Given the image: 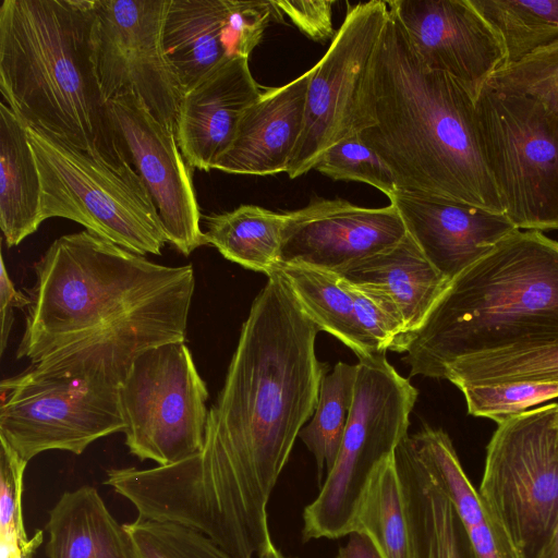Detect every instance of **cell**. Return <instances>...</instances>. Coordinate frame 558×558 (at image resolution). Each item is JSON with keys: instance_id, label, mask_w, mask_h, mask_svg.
I'll use <instances>...</instances> for the list:
<instances>
[{"instance_id": "9a60e30c", "label": "cell", "mask_w": 558, "mask_h": 558, "mask_svg": "<svg viewBox=\"0 0 558 558\" xmlns=\"http://www.w3.org/2000/svg\"><path fill=\"white\" fill-rule=\"evenodd\" d=\"M389 9L429 70L459 83L475 100L506 64L501 39L470 0H393Z\"/></svg>"}, {"instance_id": "f35d334b", "label": "cell", "mask_w": 558, "mask_h": 558, "mask_svg": "<svg viewBox=\"0 0 558 558\" xmlns=\"http://www.w3.org/2000/svg\"><path fill=\"white\" fill-rule=\"evenodd\" d=\"M336 558H384L374 542L363 532L349 534L348 543L342 546Z\"/></svg>"}, {"instance_id": "d6a6232c", "label": "cell", "mask_w": 558, "mask_h": 558, "mask_svg": "<svg viewBox=\"0 0 558 558\" xmlns=\"http://www.w3.org/2000/svg\"><path fill=\"white\" fill-rule=\"evenodd\" d=\"M314 169L333 180L359 181L379 190L390 198L399 189L389 166L368 147L360 134L329 147Z\"/></svg>"}, {"instance_id": "e575fe53", "label": "cell", "mask_w": 558, "mask_h": 558, "mask_svg": "<svg viewBox=\"0 0 558 558\" xmlns=\"http://www.w3.org/2000/svg\"><path fill=\"white\" fill-rule=\"evenodd\" d=\"M487 84L530 96L558 114V41L501 68Z\"/></svg>"}, {"instance_id": "d4e9b609", "label": "cell", "mask_w": 558, "mask_h": 558, "mask_svg": "<svg viewBox=\"0 0 558 558\" xmlns=\"http://www.w3.org/2000/svg\"><path fill=\"white\" fill-rule=\"evenodd\" d=\"M43 219L41 181L27 126L0 102V227L8 247L37 231Z\"/></svg>"}, {"instance_id": "ffe728a7", "label": "cell", "mask_w": 558, "mask_h": 558, "mask_svg": "<svg viewBox=\"0 0 558 558\" xmlns=\"http://www.w3.org/2000/svg\"><path fill=\"white\" fill-rule=\"evenodd\" d=\"M337 274L377 301L400 325V337L423 324L449 284L409 234L392 247Z\"/></svg>"}, {"instance_id": "d590c367", "label": "cell", "mask_w": 558, "mask_h": 558, "mask_svg": "<svg viewBox=\"0 0 558 558\" xmlns=\"http://www.w3.org/2000/svg\"><path fill=\"white\" fill-rule=\"evenodd\" d=\"M0 448V541L1 555L41 544L43 532L28 538L23 522L22 492L26 461L3 441Z\"/></svg>"}, {"instance_id": "484cf974", "label": "cell", "mask_w": 558, "mask_h": 558, "mask_svg": "<svg viewBox=\"0 0 558 558\" xmlns=\"http://www.w3.org/2000/svg\"><path fill=\"white\" fill-rule=\"evenodd\" d=\"M276 271L319 330L339 339L359 359L383 353L360 322L354 288L340 275L299 264L279 265Z\"/></svg>"}, {"instance_id": "5bb4252c", "label": "cell", "mask_w": 558, "mask_h": 558, "mask_svg": "<svg viewBox=\"0 0 558 558\" xmlns=\"http://www.w3.org/2000/svg\"><path fill=\"white\" fill-rule=\"evenodd\" d=\"M108 109L117 135L158 209L168 243L185 256L206 245L193 169L174 132L133 95L109 100Z\"/></svg>"}, {"instance_id": "8d00e7d4", "label": "cell", "mask_w": 558, "mask_h": 558, "mask_svg": "<svg viewBox=\"0 0 558 558\" xmlns=\"http://www.w3.org/2000/svg\"><path fill=\"white\" fill-rule=\"evenodd\" d=\"M274 2L279 11L286 14L306 37L320 43L333 39L336 35L332 27L333 1L283 0Z\"/></svg>"}, {"instance_id": "8fae6325", "label": "cell", "mask_w": 558, "mask_h": 558, "mask_svg": "<svg viewBox=\"0 0 558 558\" xmlns=\"http://www.w3.org/2000/svg\"><path fill=\"white\" fill-rule=\"evenodd\" d=\"M208 397L185 341L141 354L119 386L130 453L159 466L198 453L205 440Z\"/></svg>"}, {"instance_id": "4fadbf2b", "label": "cell", "mask_w": 558, "mask_h": 558, "mask_svg": "<svg viewBox=\"0 0 558 558\" xmlns=\"http://www.w3.org/2000/svg\"><path fill=\"white\" fill-rule=\"evenodd\" d=\"M168 7L169 0H93V48L106 100L133 95L174 132L184 92L163 47Z\"/></svg>"}, {"instance_id": "83f0119b", "label": "cell", "mask_w": 558, "mask_h": 558, "mask_svg": "<svg viewBox=\"0 0 558 558\" xmlns=\"http://www.w3.org/2000/svg\"><path fill=\"white\" fill-rule=\"evenodd\" d=\"M354 531L368 535L384 558H411L404 495L393 454L373 474L355 517Z\"/></svg>"}, {"instance_id": "30bf717a", "label": "cell", "mask_w": 558, "mask_h": 558, "mask_svg": "<svg viewBox=\"0 0 558 558\" xmlns=\"http://www.w3.org/2000/svg\"><path fill=\"white\" fill-rule=\"evenodd\" d=\"M120 384L102 373L41 375L29 367L0 384V441L28 462L49 450L82 454L123 432Z\"/></svg>"}, {"instance_id": "7402d4cb", "label": "cell", "mask_w": 558, "mask_h": 558, "mask_svg": "<svg viewBox=\"0 0 558 558\" xmlns=\"http://www.w3.org/2000/svg\"><path fill=\"white\" fill-rule=\"evenodd\" d=\"M401 480L411 558H473L457 511L421 461L411 436L393 453Z\"/></svg>"}, {"instance_id": "603a6c76", "label": "cell", "mask_w": 558, "mask_h": 558, "mask_svg": "<svg viewBox=\"0 0 558 558\" xmlns=\"http://www.w3.org/2000/svg\"><path fill=\"white\" fill-rule=\"evenodd\" d=\"M411 439L426 470L453 505L473 558H519L507 534L466 476L448 434L425 426Z\"/></svg>"}, {"instance_id": "74e56055", "label": "cell", "mask_w": 558, "mask_h": 558, "mask_svg": "<svg viewBox=\"0 0 558 558\" xmlns=\"http://www.w3.org/2000/svg\"><path fill=\"white\" fill-rule=\"evenodd\" d=\"M0 268V353L3 354L14 320V308L28 307L32 299L28 294L15 289L2 257Z\"/></svg>"}, {"instance_id": "b9f144b4", "label": "cell", "mask_w": 558, "mask_h": 558, "mask_svg": "<svg viewBox=\"0 0 558 558\" xmlns=\"http://www.w3.org/2000/svg\"><path fill=\"white\" fill-rule=\"evenodd\" d=\"M35 550H36L35 548L27 549V550H20V551L13 553L11 555L3 556L1 558H32Z\"/></svg>"}, {"instance_id": "7a4b0ae2", "label": "cell", "mask_w": 558, "mask_h": 558, "mask_svg": "<svg viewBox=\"0 0 558 558\" xmlns=\"http://www.w3.org/2000/svg\"><path fill=\"white\" fill-rule=\"evenodd\" d=\"M34 269L16 357L37 374L102 373L121 385L141 354L185 341L192 264H157L84 230L56 239Z\"/></svg>"}, {"instance_id": "44dd1931", "label": "cell", "mask_w": 558, "mask_h": 558, "mask_svg": "<svg viewBox=\"0 0 558 558\" xmlns=\"http://www.w3.org/2000/svg\"><path fill=\"white\" fill-rule=\"evenodd\" d=\"M163 47L184 93L230 59L247 57L236 0H169Z\"/></svg>"}, {"instance_id": "ab89813d", "label": "cell", "mask_w": 558, "mask_h": 558, "mask_svg": "<svg viewBox=\"0 0 558 558\" xmlns=\"http://www.w3.org/2000/svg\"><path fill=\"white\" fill-rule=\"evenodd\" d=\"M539 558H558V521L554 534Z\"/></svg>"}, {"instance_id": "8992f818", "label": "cell", "mask_w": 558, "mask_h": 558, "mask_svg": "<svg viewBox=\"0 0 558 558\" xmlns=\"http://www.w3.org/2000/svg\"><path fill=\"white\" fill-rule=\"evenodd\" d=\"M417 390L386 353L359 359L353 403L332 469L303 512V541L338 538L353 531L376 469L408 436Z\"/></svg>"}, {"instance_id": "60d3db41", "label": "cell", "mask_w": 558, "mask_h": 558, "mask_svg": "<svg viewBox=\"0 0 558 558\" xmlns=\"http://www.w3.org/2000/svg\"><path fill=\"white\" fill-rule=\"evenodd\" d=\"M257 558H289L284 556L274 543H270L259 555Z\"/></svg>"}, {"instance_id": "4316f807", "label": "cell", "mask_w": 558, "mask_h": 558, "mask_svg": "<svg viewBox=\"0 0 558 558\" xmlns=\"http://www.w3.org/2000/svg\"><path fill=\"white\" fill-rule=\"evenodd\" d=\"M207 244L228 260L271 276L278 265L287 215L257 205L203 216Z\"/></svg>"}, {"instance_id": "cb8c5ba5", "label": "cell", "mask_w": 558, "mask_h": 558, "mask_svg": "<svg viewBox=\"0 0 558 558\" xmlns=\"http://www.w3.org/2000/svg\"><path fill=\"white\" fill-rule=\"evenodd\" d=\"M48 514L47 558H136L125 525L93 486L64 492Z\"/></svg>"}, {"instance_id": "2e32d148", "label": "cell", "mask_w": 558, "mask_h": 558, "mask_svg": "<svg viewBox=\"0 0 558 558\" xmlns=\"http://www.w3.org/2000/svg\"><path fill=\"white\" fill-rule=\"evenodd\" d=\"M286 215L279 265L338 272L392 247L408 234L391 203L371 208L338 198L316 199Z\"/></svg>"}, {"instance_id": "836d02e7", "label": "cell", "mask_w": 558, "mask_h": 558, "mask_svg": "<svg viewBox=\"0 0 558 558\" xmlns=\"http://www.w3.org/2000/svg\"><path fill=\"white\" fill-rule=\"evenodd\" d=\"M469 414L497 424L525 412L530 407L558 398V381L511 383L460 388Z\"/></svg>"}, {"instance_id": "ac0fdd59", "label": "cell", "mask_w": 558, "mask_h": 558, "mask_svg": "<svg viewBox=\"0 0 558 558\" xmlns=\"http://www.w3.org/2000/svg\"><path fill=\"white\" fill-rule=\"evenodd\" d=\"M263 92L248 58L234 57L184 93L174 133L192 169H215L232 145L245 110Z\"/></svg>"}, {"instance_id": "ba28073f", "label": "cell", "mask_w": 558, "mask_h": 558, "mask_svg": "<svg viewBox=\"0 0 558 558\" xmlns=\"http://www.w3.org/2000/svg\"><path fill=\"white\" fill-rule=\"evenodd\" d=\"M477 490L519 558H539L558 521V403L497 424Z\"/></svg>"}, {"instance_id": "d6986e66", "label": "cell", "mask_w": 558, "mask_h": 558, "mask_svg": "<svg viewBox=\"0 0 558 558\" xmlns=\"http://www.w3.org/2000/svg\"><path fill=\"white\" fill-rule=\"evenodd\" d=\"M313 73L312 68L283 86L264 89L245 110L232 145L215 169L248 175L287 173L303 131Z\"/></svg>"}, {"instance_id": "277c9868", "label": "cell", "mask_w": 558, "mask_h": 558, "mask_svg": "<svg viewBox=\"0 0 558 558\" xmlns=\"http://www.w3.org/2000/svg\"><path fill=\"white\" fill-rule=\"evenodd\" d=\"M558 343V241L517 230L449 281L423 324L389 351L410 377L444 378L456 361Z\"/></svg>"}, {"instance_id": "3957f363", "label": "cell", "mask_w": 558, "mask_h": 558, "mask_svg": "<svg viewBox=\"0 0 558 558\" xmlns=\"http://www.w3.org/2000/svg\"><path fill=\"white\" fill-rule=\"evenodd\" d=\"M367 106L372 125L361 138L389 166L399 190L505 214L485 160L475 99L421 62L390 9Z\"/></svg>"}, {"instance_id": "e0dca14e", "label": "cell", "mask_w": 558, "mask_h": 558, "mask_svg": "<svg viewBox=\"0 0 558 558\" xmlns=\"http://www.w3.org/2000/svg\"><path fill=\"white\" fill-rule=\"evenodd\" d=\"M389 199L408 234L448 281L519 230L505 214L424 193L398 190Z\"/></svg>"}, {"instance_id": "f1b7e54d", "label": "cell", "mask_w": 558, "mask_h": 558, "mask_svg": "<svg viewBox=\"0 0 558 558\" xmlns=\"http://www.w3.org/2000/svg\"><path fill=\"white\" fill-rule=\"evenodd\" d=\"M498 34L506 65L558 41V0H470Z\"/></svg>"}, {"instance_id": "7c38bea8", "label": "cell", "mask_w": 558, "mask_h": 558, "mask_svg": "<svg viewBox=\"0 0 558 558\" xmlns=\"http://www.w3.org/2000/svg\"><path fill=\"white\" fill-rule=\"evenodd\" d=\"M388 16L387 1L347 3L339 31L313 66L303 131L287 171L290 179L314 169L336 143L372 125L369 77Z\"/></svg>"}, {"instance_id": "f546056e", "label": "cell", "mask_w": 558, "mask_h": 558, "mask_svg": "<svg viewBox=\"0 0 558 558\" xmlns=\"http://www.w3.org/2000/svg\"><path fill=\"white\" fill-rule=\"evenodd\" d=\"M444 379L459 389L523 381H558V343L462 357L447 367Z\"/></svg>"}, {"instance_id": "6da1fadb", "label": "cell", "mask_w": 558, "mask_h": 558, "mask_svg": "<svg viewBox=\"0 0 558 558\" xmlns=\"http://www.w3.org/2000/svg\"><path fill=\"white\" fill-rule=\"evenodd\" d=\"M318 331L275 271L242 325L203 449L170 465L108 470L104 484L140 517L198 530L233 558H257L272 543L270 495L328 369L316 355Z\"/></svg>"}, {"instance_id": "5b68a950", "label": "cell", "mask_w": 558, "mask_h": 558, "mask_svg": "<svg viewBox=\"0 0 558 558\" xmlns=\"http://www.w3.org/2000/svg\"><path fill=\"white\" fill-rule=\"evenodd\" d=\"M93 23V0H3L0 92L27 128L133 167L98 81Z\"/></svg>"}, {"instance_id": "52a82bcc", "label": "cell", "mask_w": 558, "mask_h": 558, "mask_svg": "<svg viewBox=\"0 0 558 558\" xmlns=\"http://www.w3.org/2000/svg\"><path fill=\"white\" fill-rule=\"evenodd\" d=\"M41 181L44 221L60 217L138 255L168 242L158 209L133 167L118 168L27 128Z\"/></svg>"}, {"instance_id": "9c48e42d", "label": "cell", "mask_w": 558, "mask_h": 558, "mask_svg": "<svg viewBox=\"0 0 558 558\" xmlns=\"http://www.w3.org/2000/svg\"><path fill=\"white\" fill-rule=\"evenodd\" d=\"M485 160L519 230H558V114L486 84L475 100Z\"/></svg>"}, {"instance_id": "1f68e13d", "label": "cell", "mask_w": 558, "mask_h": 558, "mask_svg": "<svg viewBox=\"0 0 558 558\" xmlns=\"http://www.w3.org/2000/svg\"><path fill=\"white\" fill-rule=\"evenodd\" d=\"M124 525L136 558H233L206 534L180 523L138 515Z\"/></svg>"}, {"instance_id": "4dcf8cb0", "label": "cell", "mask_w": 558, "mask_h": 558, "mask_svg": "<svg viewBox=\"0 0 558 558\" xmlns=\"http://www.w3.org/2000/svg\"><path fill=\"white\" fill-rule=\"evenodd\" d=\"M355 379L356 364L338 362L323 378L313 417L299 434L315 458L318 480L324 468L328 473L336 462L351 414Z\"/></svg>"}]
</instances>
